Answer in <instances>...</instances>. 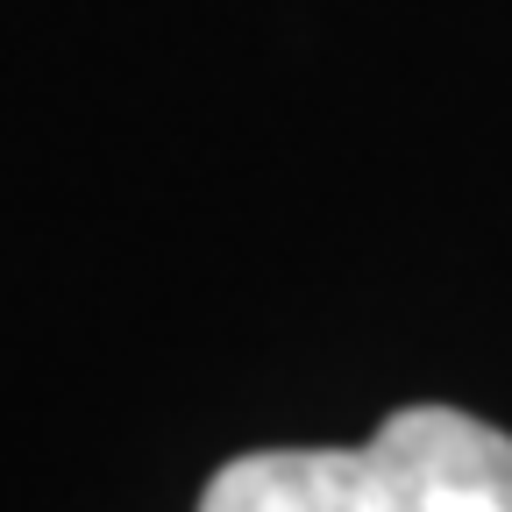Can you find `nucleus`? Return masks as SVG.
Here are the masks:
<instances>
[{
	"label": "nucleus",
	"instance_id": "f257e3e1",
	"mask_svg": "<svg viewBox=\"0 0 512 512\" xmlns=\"http://www.w3.org/2000/svg\"><path fill=\"white\" fill-rule=\"evenodd\" d=\"M200 512H512V434L456 406H406L363 448L235 456Z\"/></svg>",
	"mask_w": 512,
	"mask_h": 512
}]
</instances>
